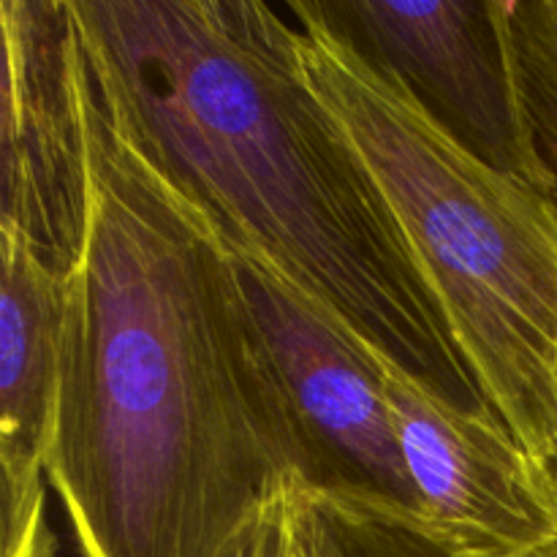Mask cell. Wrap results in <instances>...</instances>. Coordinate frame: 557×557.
<instances>
[{
  "instance_id": "6da1fadb",
  "label": "cell",
  "mask_w": 557,
  "mask_h": 557,
  "mask_svg": "<svg viewBox=\"0 0 557 557\" xmlns=\"http://www.w3.org/2000/svg\"><path fill=\"white\" fill-rule=\"evenodd\" d=\"M82 107L90 221L47 482L85 557H223L261 511L319 490V466L232 248L123 128L85 49Z\"/></svg>"
},
{
  "instance_id": "7a4b0ae2",
  "label": "cell",
  "mask_w": 557,
  "mask_h": 557,
  "mask_svg": "<svg viewBox=\"0 0 557 557\" xmlns=\"http://www.w3.org/2000/svg\"><path fill=\"white\" fill-rule=\"evenodd\" d=\"M136 145L326 315L460 408H487L389 207L259 0H69Z\"/></svg>"
},
{
  "instance_id": "3957f363",
  "label": "cell",
  "mask_w": 557,
  "mask_h": 557,
  "mask_svg": "<svg viewBox=\"0 0 557 557\" xmlns=\"http://www.w3.org/2000/svg\"><path fill=\"white\" fill-rule=\"evenodd\" d=\"M283 11L310 90L389 207L490 411L549 479L557 199L462 147L403 79L326 20L319 0Z\"/></svg>"
},
{
  "instance_id": "277c9868",
  "label": "cell",
  "mask_w": 557,
  "mask_h": 557,
  "mask_svg": "<svg viewBox=\"0 0 557 557\" xmlns=\"http://www.w3.org/2000/svg\"><path fill=\"white\" fill-rule=\"evenodd\" d=\"M0 232L69 281L90 221L82 44L69 0H0Z\"/></svg>"
},
{
  "instance_id": "5b68a950",
  "label": "cell",
  "mask_w": 557,
  "mask_h": 557,
  "mask_svg": "<svg viewBox=\"0 0 557 557\" xmlns=\"http://www.w3.org/2000/svg\"><path fill=\"white\" fill-rule=\"evenodd\" d=\"M326 20L392 71L462 147L547 188L509 47V0H319Z\"/></svg>"
},
{
  "instance_id": "8992f818",
  "label": "cell",
  "mask_w": 557,
  "mask_h": 557,
  "mask_svg": "<svg viewBox=\"0 0 557 557\" xmlns=\"http://www.w3.org/2000/svg\"><path fill=\"white\" fill-rule=\"evenodd\" d=\"M419 520L460 557H528L557 539V495L493 411L460 408L370 348Z\"/></svg>"
},
{
  "instance_id": "52a82bcc",
  "label": "cell",
  "mask_w": 557,
  "mask_h": 557,
  "mask_svg": "<svg viewBox=\"0 0 557 557\" xmlns=\"http://www.w3.org/2000/svg\"><path fill=\"white\" fill-rule=\"evenodd\" d=\"M232 253L250 310L313 449L319 493L364 495L419 517L384 379L370 348L270 264L243 250L232 248Z\"/></svg>"
},
{
  "instance_id": "ba28073f",
  "label": "cell",
  "mask_w": 557,
  "mask_h": 557,
  "mask_svg": "<svg viewBox=\"0 0 557 557\" xmlns=\"http://www.w3.org/2000/svg\"><path fill=\"white\" fill-rule=\"evenodd\" d=\"M0 267L3 557H27L54 542L44 482L58 428L69 281L11 232H0Z\"/></svg>"
},
{
  "instance_id": "9c48e42d",
  "label": "cell",
  "mask_w": 557,
  "mask_h": 557,
  "mask_svg": "<svg viewBox=\"0 0 557 557\" xmlns=\"http://www.w3.org/2000/svg\"><path fill=\"white\" fill-rule=\"evenodd\" d=\"M319 557H460L419 517L351 493H299Z\"/></svg>"
},
{
  "instance_id": "30bf717a",
  "label": "cell",
  "mask_w": 557,
  "mask_h": 557,
  "mask_svg": "<svg viewBox=\"0 0 557 557\" xmlns=\"http://www.w3.org/2000/svg\"><path fill=\"white\" fill-rule=\"evenodd\" d=\"M509 47L528 134L557 199V0H509Z\"/></svg>"
},
{
  "instance_id": "8fae6325",
  "label": "cell",
  "mask_w": 557,
  "mask_h": 557,
  "mask_svg": "<svg viewBox=\"0 0 557 557\" xmlns=\"http://www.w3.org/2000/svg\"><path fill=\"white\" fill-rule=\"evenodd\" d=\"M292 547V495L261 511L223 557H288Z\"/></svg>"
},
{
  "instance_id": "7c38bea8",
  "label": "cell",
  "mask_w": 557,
  "mask_h": 557,
  "mask_svg": "<svg viewBox=\"0 0 557 557\" xmlns=\"http://www.w3.org/2000/svg\"><path fill=\"white\" fill-rule=\"evenodd\" d=\"M297 495L299 493L292 495V547H288V557H319V549H315L313 536H310L308 525H305L302 511H299Z\"/></svg>"
},
{
  "instance_id": "4fadbf2b",
  "label": "cell",
  "mask_w": 557,
  "mask_h": 557,
  "mask_svg": "<svg viewBox=\"0 0 557 557\" xmlns=\"http://www.w3.org/2000/svg\"><path fill=\"white\" fill-rule=\"evenodd\" d=\"M553 386H555V417H557V354H555ZM549 482H553V490H555V495H557V441H555V457H553V466H549Z\"/></svg>"
},
{
  "instance_id": "5bb4252c",
  "label": "cell",
  "mask_w": 557,
  "mask_h": 557,
  "mask_svg": "<svg viewBox=\"0 0 557 557\" xmlns=\"http://www.w3.org/2000/svg\"><path fill=\"white\" fill-rule=\"evenodd\" d=\"M528 557H557V539H555V542L544 544L542 549H536V553H531Z\"/></svg>"
}]
</instances>
